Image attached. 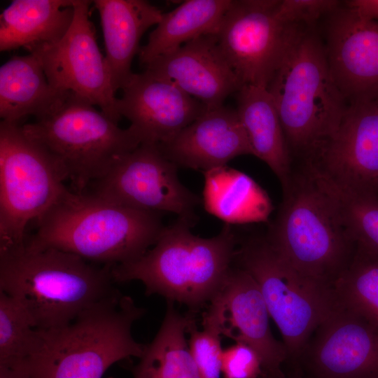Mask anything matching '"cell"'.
Listing matches in <instances>:
<instances>
[{
    "instance_id": "6da1fadb",
    "label": "cell",
    "mask_w": 378,
    "mask_h": 378,
    "mask_svg": "<svg viewBox=\"0 0 378 378\" xmlns=\"http://www.w3.org/2000/svg\"><path fill=\"white\" fill-rule=\"evenodd\" d=\"M113 267L26 242L0 253V290L23 307L35 328H58L118 290Z\"/></svg>"
},
{
    "instance_id": "7a4b0ae2",
    "label": "cell",
    "mask_w": 378,
    "mask_h": 378,
    "mask_svg": "<svg viewBox=\"0 0 378 378\" xmlns=\"http://www.w3.org/2000/svg\"><path fill=\"white\" fill-rule=\"evenodd\" d=\"M192 217H178L164 227L142 255L113 267L114 282L139 281L146 295H160L195 314L206 308L233 266L238 241L230 224L204 238L192 234Z\"/></svg>"
},
{
    "instance_id": "3957f363",
    "label": "cell",
    "mask_w": 378,
    "mask_h": 378,
    "mask_svg": "<svg viewBox=\"0 0 378 378\" xmlns=\"http://www.w3.org/2000/svg\"><path fill=\"white\" fill-rule=\"evenodd\" d=\"M282 190L267 240L301 276L333 288L356 247L335 200L307 162L293 170Z\"/></svg>"
},
{
    "instance_id": "277c9868",
    "label": "cell",
    "mask_w": 378,
    "mask_h": 378,
    "mask_svg": "<svg viewBox=\"0 0 378 378\" xmlns=\"http://www.w3.org/2000/svg\"><path fill=\"white\" fill-rule=\"evenodd\" d=\"M36 222L37 230L27 244L54 247L113 267L142 255L164 227L160 213L127 207L90 192L70 190Z\"/></svg>"
},
{
    "instance_id": "5b68a950",
    "label": "cell",
    "mask_w": 378,
    "mask_h": 378,
    "mask_svg": "<svg viewBox=\"0 0 378 378\" xmlns=\"http://www.w3.org/2000/svg\"><path fill=\"white\" fill-rule=\"evenodd\" d=\"M267 89L291 157L312 160L337 130L347 107L313 27L298 26Z\"/></svg>"
},
{
    "instance_id": "8992f818",
    "label": "cell",
    "mask_w": 378,
    "mask_h": 378,
    "mask_svg": "<svg viewBox=\"0 0 378 378\" xmlns=\"http://www.w3.org/2000/svg\"><path fill=\"white\" fill-rule=\"evenodd\" d=\"M146 313L119 290L65 326L38 329L27 358L31 378H102L114 363L140 358L145 344L133 337L134 322Z\"/></svg>"
},
{
    "instance_id": "52a82bcc",
    "label": "cell",
    "mask_w": 378,
    "mask_h": 378,
    "mask_svg": "<svg viewBox=\"0 0 378 378\" xmlns=\"http://www.w3.org/2000/svg\"><path fill=\"white\" fill-rule=\"evenodd\" d=\"M22 128L49 155L76 192L104 178L120 157L141 144L131 126L120 127L71 92H64L45 114Z\"/></svg>"
},
{
    "instance_id": "ba28073f",
    "label": "cell",
    "mask_w": 378,
    "mask_h": 378,
    "mask_svg": "<svg viewBox=\"0 0 378 378\" xmlns=\"http://www.w3.org/2000/svg\"><path fill=\"white\" fill-rule=\"evenodd\" d=\"M234 265L257 282L270 317L281 334L287 363L295 370L310 337L337 303L334 289L298 274L265 236L242 241L236 249Z\"/></svg>"
},
{
    "instance_id": "9c48e42d",
    "label": "cell",
    "mask_w": 378,
    "mask_h": 378,
    "mask_svg": "<svg viewBox=\"0 0 378 378\" xmlns=\"http://www.w3.org/2000/svg\"><path fill=\"white\" fill-rule=\"evenodd\" d=\"M49 155L19 123L0 122V253L23 246L26 227L69 190Z\"/></svg>"
},
{
    "instance_id": "30bf717a",
    "label": "cell",
    "mask_w": 378,
    "mask_h": 378,
    "mask_svg": "<svg viewBox=\"0 0 378 378\" xmlns=\"http://www.w3.org/2000/svg\"><path fill=\"white\" fill-rule=\"evenodd\" d=\"M279 0L233 1L213 34L242 85L267 88L299 25L274 15Z\"/></svg>"
},
{
    "instance_id": "8fae6325",
    "label": "cell",
    "mask_w": 378,
    "mask_h": 378,
    "mask_svg": "<svg viewBox=\"0 0 378 378\" xmlns=\"http://www.w3.org/2000/svg\"><path fill=\"white\" fill-rule=\"evenodd\" d=\"M92 4V1L74 0V17L65 34L29 53L38 57L53 88L76 94L118 123L121 117L117 111L116 92L90 19Z\"/></svg>"
},
{
    "instance_id": "7c38bea8",
    "label": "cell",
    "mask_w": 378,
    "mask_h": 378,
    "mask_svg": "<svg viewBox=\"0 0 378 378\" xmlns=\"http://www.w3.org/2000/svg\"><path fill=\"white\" fill-rule=\"evenodd\" d=\"M177 168L158 144L141 143L92 183L90 192L139 210L194 218L200 198L181 182Z\"/></svg>"
},
{
    "instance_id": "4fadbf2b",
    "label": "cell",
    "mask_w": 378,
    "mask_h": 378,
    "mask_svg": "<svg viewBox=\"0 0 378 378\" xmlns=\"http://www.w3.org/2000/svg\"><path fill=\"white\" fill-rule=\"evenodd\" d=\"M293 371L307 378H378V323L337 300Z\"/></svg>"
},
{
    "instance_id": "5bb4252c",
    "label": "cell",
    "mask_w": 378,
    "mask_h": 378,
    "mask_svg": "<svg viewBox=\"0 0 378 378\" xmlns=\"http://www.w3.org/2000/svg\"><path fill=\"white\" fill-rule=\"evenodd\" d=\"M270 318L255 280L233 264L222 287L203 312L202 326L222 337L254 349L261 358L266 378H284L287 351L283 342L273 335Z\"/></svg>"
},
{
    "instance_id": "9a60e30c",
    "label": "cell",
    "mask_w": 378,
    "mask_h": 378,
    "mask_svg": "<svg viewBox=\"0 0 378 378\" xmlns=\"http://www.w3.org/2000/svg\"><path fill=\"white\" fill-rule=\"evenodd\" d=\"M309 162L337 185L378 190V99L347 104L337 130Z\"/></svg>"
},
{
    "instance_id": "2e32d148",
    "label": "cell",
    "mask_w": 378,
    "mask_h": 378,
    "mask_svg": "<svg viewBox=\"0 0 378 378\" xmlns=\"http://www.w3.org/2000/svg\"><path fill=\"white\" fill-rule=\"evenodd\" d=\"M324 46L332 77L346 104L378 99V21L339 8L330 15Z\"/></svg>"
},
{
    "instance_id": "e0dca14e",
    "label": "cell",
    "mask_w": 378,
    "mask_h": 378,
    "mask_svg": "<svg viewBox=\"0 0 378 378\" xmlns=\"http://www.w3.org/2000/svg\"><path fill=\"white\" fill-rule=\"evenodd\" d=\"M122 90L117 111L130 121L141 143L169 141L206 108L174 83L145 70L134 73Z\"/></svg>"
},
{
    "instance_id": "ac0fdd59",
    "label": "cell",
    "mask_w": 378,
    "mask_h": 378,
    "mask_svg": "<svg viewBox=\"0 0 378 378\" xmlns=\"http://www.w3.org/2000/svg\"><path fill=\"white\" fill-rule=\"evenodd\" d=\"M207 107L224 101L243 86L222 53L214 35L197 37L144 66Z\"/></svg>"
},
{
    "instance_id": "d6986e66",
    "label": "cell",
    "mask_w": 378,
    "mask_h": 378,
    "mask_svg": "<svg viewBox=\"0 0 378 378\" xmlns=\"http://www.w3.org/2000/svg\"><path fill=\"white\" fill-rule=\"evenodd\" d=\"M158 146L177 167L203 172L225 166L237 156L252 155L236 108L224 105L206 106L174 138Z\"/></svg>"
},
{
    "instance_id": "ffe728a7",
    "label": "cell",
    "mask_w": 378,
    "mask_h": 378,
    "mask_svg": "<svg viewBox=\"0 0 378 378\" xmlns=\"http://www.w3.org/2000/svg\"><path fill=\"white\" fill-rule=\"evenodd\" d=\"M92 4L99 14L105 59L116 92L134 74L132 63L143 34L159 23L163 13L144 0H95Z\"/></svg>"
},
{
    "instance_id": "44dd1931",
    "label": "cell",
    "mask_w": 378,
    "mask_h": 378,
    "mask_svg": "<svg viewBox=\"0 0 378 378\" xmlns=\"http://www.w3.org/2000/svg\"><path fill=\"white\" fill-rule=\"evenodd\" d=\"M238 116L252 151L284 187L292 174L293 162L279 115L266 88L245 85L237 92Z\"/></svg>"
},
{
    "instance_id": "7402d4cb",
    "label": "cell",
    "mask_w": 378,
    "mask_h": 378,
    "mask_svg": "<svg viewBox=\"0 0 378 378\" xmlns=\"http://www.w3.org/2000/svg\"><path fill=\"white\" fill-rule=\"evenodd\" d=\"M74 0H13L0 15V50L29 52L55 43L68 30Z\"/></svg>"
},
{
    "instance_id": "603a6c76",
    "label": "cell",
    "mask_w": 378,
    "mask_h": 378,
    "mask_svg": "<svg viewBox=\"0 0 378 378\" xmlns=\"http://www.w3.org/2000/svg\"><path fill=\"white\" fill-rule=\"evenodd\" d=\"M64 92L49 83L34 53L15 55L0 67V117L19 123L26 116L45 114Z\"/></svg>"
},
{
    "instance_id": "cb8c5ba5",
    "label": "cell",
    "mask_w": 378,
    "mask_h": 378,
    "mask_svg": "<svg viewBox=\"0 0 378 378\" xmlns=\"http://www.w3.org/2000/svg\"><path fill=\"white\" fill-rule=\"evenodd\" d=\"M232 0H187L170 12L149 34L140 48L139 60L144 66L186 43L216 31Z\"/></svg>"
},
{
    "instance_id": "d4e9b609",
    "label": "cell",
    "mask_w": 378,
    "mask_h": 378,
    "mask_svg": "<svg viewBox=\"0 0 378 378\" xmlns=\"http://www.w3.org/2000/svg\"><path fill=\"white\" fill-rule=\"evenodd\" d=\"M195 320V313L182 314L167 301L161 326L153 340L145 344L134 378H201L190 351L186 335Z\"/></svg>"
},
{
    "instance_id": "484cf974",
    "label": "cell",
    "mask_w": 378,
    "mask_h": 378,
    "mask_svg": "<svg viewBox=\"0 0 378 378\" xmlns=\"http://www.w3.org/2000/svg\"><path fill=\"white\" fill-rule=\"evenodd\" d=\"M205 209L227 224L262 218L267 202L254 182L227 165L204 172Z\"/></svg>"
},
{
    "instance_id": "4316f807",
    "label": "cell",
    "mask_w": 378,
    "mask_h": 378,
    "mask_svg": "<svg viewBox=\"0 0 378 378\" xmlns=\"http://www.w3.org/2000/svg\"><path fill=\"white\" fill-rule=\"evenodd\" d=\"M333 289L340 302L378 323V254L356 244L350 263Z\"/></svg>"
},
{
    "instance_id": "83f0119b",
    "label": "cell",
    "mask_w": 378,
    "mask_h": 378,
    "mask_svg": "<svg viewBox=\"0 0 378 378\" xmlns=\"http://www.w3.org/2000/svg\"><path fill=\"white\" fill-rule=\"evenodd\" d=\"M316 172L335 200L354 241L378 254V196L372 191L340 186Z\"/></svg>"
},
{
    "instance_id": "f1b7e54d",
    "label": "cell",
    "mask_w": 378,
    "mask_h": 378,
    "mask_svg": "<svg viewBox=\"0 0 378 378\" xmlns=\"http://www.w3.org/2000/svg\"><path fill=\"white\" fill-rule=\"evenodd\" d=\"M38 339L39 331L23 307L0 290V360L28 358Z\"/></svg>"
},
{
    "instance_id": "f546056e",
    "label": "cell",
    "mask_w": 378,
    "mask_h": 378,
    "mask_svg": "<svg viewBox=\"0 0 378 378\" xmlns=\"http://www.w3.org/2000/svg\"><path fill=\"white\" fill-rule=\"evenodd\" d=\"M199 330L194 320L188 327L190 354L201 378H220L223 349L222 337L211 328Z\"/></svg>"
},
{
    "instance_id": "4dcf8cb0",
    "label": "cell",
    "mask_w": 378,
    "mask_h": 378,
    "mask_svg": "<svg viewBox=\"0 0 378 378\" xmlns=\"http://www.w3.org/2000/svg\"><path fill=\"white\" fill-rule=\"evenodd\" d=\"M340 5L336 0H279L274 15L284 24L313 27L322 15H330Z\"/></svg>"
},
{
    "instance_id": "1f68e13d",
    "label": "cell",
    "mask_w": 378,
    "mask_h": 378,
    "mask_svg": "<svg viewBox=\"0 0 378 378\" xmlns=\"http://www.w3.org/2000/svg\"><path fill=\"white\" fill-rule=\"evenodd\" d=\"M221 371L224 378H266L260 356L243 342L223 349Z\"/></svg>"
},
{
    "instance_id": "d6a6232c",
    "label": "cell",
    "mask_w": 378,
    "mask_h": 378,
    "mask_svg": "<svg viewBox=\"0 0 378 378\" xmlns=\"http://www.w3.org/2000/svg\"><path fill=\"white\" fill-rule=\"evenodd\" d=\"M0 378H31L27 358L0 360Z\"/></svg>"
},
{
    "instance_id": "836d02e7",
    "label": "cell",
    "mask_w": 378,
    "mask_h": 378,
    "mask_svg": "<svg viewBox=\"0 0 378 378\" xmlns=\"http://www.w3.org/2000/svg\"><path fill=\"white\" fill-rule=\"evenodd\" d=\"M346 6L365 18L378 21V0H351Z\"/></svg>"
},
{
    "instance_id": "e575fe53",
    "label": "cell",
    "mask_w": 378,
    "mask_h": 378,
    "mask_svg": "<svg viewBox=\"0 0 378 378\" xmlns=\"http://www.w3.org/2000/svg\"><path fill=\"white\" fill-rule=\"evenodd\" d=\"M284 378H307L299 372L291 371L289 374H286Z\"/></svg>"
},
{
    "instance_id": "d590c367",
    "label": "cell",
    "mask_w": 378,
    "mask_h": 378,
    "mask_svg": "<svg viewBox=\"0 0 378 378\" xmlns=\"http://www.w3.org/2000/svg\"><path fill=\"white\" fill-rule=\"evenodd\" d=\"M375 193H376V195L378 196V192H375Z\"/></svg>"
},
{
    "instance_id": "8d00e7d4",
    "label": "cell",
    "mask_w": 378,
    "mask_h": 378,
    "mask_svg": "<svg viewBox=\"0 0 378 378\" xmlns=\"http://www.w3.org/2000/svg\"><path fill=\"white\" fill-rule=\"evenodd\" d=\"M378 190H377L376 192H377Z\"/></svg>"
}]
</instances>
